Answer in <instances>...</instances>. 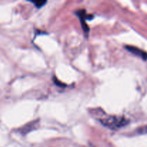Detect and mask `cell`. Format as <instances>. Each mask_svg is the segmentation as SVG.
I'll use <instances>...</instances> for the list:
<instances>
[{"label":"cell","mask_w":147,"mask_h":147,"mask_svg":"<svg viewBox=\"0 0 147 147\" xmlns=\"http://www.w3.org/2000/svg\"><path fill=\"white\" fill-rule=\"evenodd\" d=\"M101 123L103 126L111 129H117L126 126L129 121L123 116H111L102 119Z\"/></svg>","instance_id":"1"},{"label":"cell","mask_w":147,"mask_h":147,"mask_svg":"<svg viewBox=\"0 0 147 147\" xmlns=\"http://www.w3.org/2000/svg\"><path fill=\"white\" fill-rule=\"evenodd\" d=\"M126 49L129 50L130 53H131L132 54L138 56V57H140L144 60H147V53L145 51H144V50H141V49L138 48L136 47H134V46L131 45H126Z\"/></svg>","instance_id":"2"},{"label":"cell","mask_w":147,"mask_h":147,"mask_svg":"<svg viewBox=\"0 0 147 147\" xmlns=\"http://www.w3.org/2000/svg\"><path fill=\"white\" fill-rule=\"evenodd\" d=\"M31 2L33 3L36 7L40 8V7H42V6L45 4L46 1H41V0H40V1H31Z\"/></svg>","instance_id":"3"},{"label":"cell","mask_w":147,"mask_h":147,"mask_svg":"<svg viewBox=\"0 0 147 147\" xmlns=\"http://www.w3.org/2000/svg\"><path fill=\"white\" fill-rule=\"evenodd\" d=\"M139 133L140 134H144V133H147V127L146 128H142L139 130Z\"/></svg>","instance_id":"4"}]
</instances>
